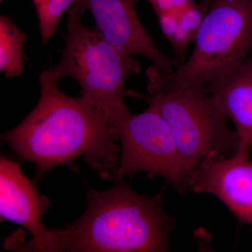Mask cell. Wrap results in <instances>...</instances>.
Instances as JSON below:
<instances>
[{"label": "cell", "mask_w": 252, "mask_h": 252, "mask_svg": "<svg viewBox=\"0 0 252 252\" xmlns=\"http://www.w3.org/2000/svg\"><path fill=\"white\" fill-rule=\"evenodd\" d=\"M51 70L39 75L41 97L21 124L1 135L19 158L36 165L40 177L83 156L104 180L116 181L121 149L107 117L82 97L64 94Z\"/></svg>", "instance_id": "1"}, {"label": "cell", "mask_w": 252, "mask_h": 252, "mask_svg": "<svg viewBox=\"0 0 252 252\" xmlns=\"http://www.w3.org/2000/svg\"><path fill=\"white\" fill-rule=\"evenodd\" d=\"M116 182L107 190L90 189L84 213L53 228L56 252L170 251L176 220L164 209L162 191L147 196Z\"/></svg>", "instance_id": "2"}, {"label": "cell", "mask_w": 252, "mask_h": 252, "mask_svg": "<svg viewBox=\"0 0 252 252\" xmlns=\"http://www.w3.org/2000/svg\"><path fill=\"white\" fill-rule=\"evenodd\" d=\"M148 108L167 123L184 157L194 165L211 155L231 157L240 137L206 85L182 86L175 70L153 64L146 70Z\"/></svg>", "instance_id": "3"}, {"label": "cell", "mask_w": 252, "mask_h": 252, "mask_svg": "<svg viewBox=\"0 0 252 252\" xmlns=\"http://www.w3.org/2000/svg\"><path fill=\"white\" fill-rule=\"evenodd\" d=\"M86 8L74 3L69 9L65 46L52 69L55 77H72L80 85L81 97L104 114L127 107L126 97L147 96L127 89V78L139 74L140 63L133 55L113 45L97 28L83 23Z\"/></svg>", "instance_id": "4"}, {"label": "cell", "mask_w": 252, "mask_h": 252, "mask_svg": "<svg viewBox=\"0 0 252 252\" xmlns=\"http://www.w3.org/2000/svg\"><path fill=\"white\" fill-rule=\"evenodd\" d=\"M207 1L193 53L175 70L182 86L207 85L252 52V0Z\"/></svg>", "instance_id": "5"}, {"label": "cell", "mask_w": 252, "mask_h": 252, "mask_svg": "<svg viewBox=\"0 0 252 252\" xmlns=\"http://www.w3.org/2000/svg\"><path fill=\"white\" fill-rule=\"evenodd\" d=\"M105 116L110 130L122 144L115 182L127 174L144 171L151 177H162L180 193L189 190L196 165L181 154L161 116L149 109L134 114L127 107Z\"/></svg>", "instance_id": "6"}, {"label": "cell", "mask_w": 252, "mask_h": 252, "mask_svg": "<svg viewBox=\"0 0 252 252\" xmlns=\"http://www.w3.org/2000/svg\"><path fill=\"white\" fill-rule=\"evenodd\" d=\"M238 151L231 157L211 155L198 162L189 190L215 195L252 230V160Z\"/></svg>", "instance_id": "7"}, {"label": "cell", "mask_w": 252, "mask_h": 252, "mask_svg": "<svg viewBox=\"0 0 252 252\" xmlns=\"http://www.w3.org/2000/svg\"><path fill=\"white\" fill-rule=\"evenodd\" d=\"M0 214L1 217L21 225L32 239L21 249L24 251L55 252L57 237L41 220L46 210L42 198L16 162L1 157Z\"/></svg>", "instance_id": "8"}, {"label": "cell", "mask_w": 252, "mask_h": 252, "mask_svg": "<svg viewBox=\"0 0 252 252\" xmlns=\"http://www.w3.org/2000/svg\"><path fill=\"white\" fill-rule=\"evenodd\" d=\"M91 13L96 28L118 49L141 55L154 64L175 70L179 63L161 52L142 26L135 9V0H74Z\"/></svg>", "instance_id": "9"}, {"label": "cell", "mask_w": 252, "mask_h": 252, "mask_svg": "<svg viewBox=\"0 0 252 252\" xmlns=\"http://www.w3.org/2000/svg\"><path fill=\"white\" fill-rule=\"evenodd\" d=\"M210 94L234 123L240 137L238 151L252 149V52L229 72L207 84Z\"/></svg>", "instance_id": "10"}, {"label": "cell", "mask_w": 252, "mask_h": 252, "mask_svg": "<svg viewBox=\"0 0 252 252\" xmlns=\"http://www.w3.org/2000/svg\"><path fill=\"white\" fill-rule=\"evenodd\" d=\"M26 35L9 16H0V71L6 77H18L24 69L23 43Z\"/></svg>", "instance_id": "11"}, {"label": "cell", "mask_w": 252, "mask_h": 252, "mask_svg": "<svg viewBox=\"0 0 252 252\" xmlns=\"http://www.w3.org/2000/svg\"><path fill=\"white\" fill-rule=\"evenodd\" d=\"M74 4V0H48L46 6L38 13L39 31L42 42L47 44L58 29L63 14Z\"/></svg>", "instance_id": "12"}, {"label": "cell", "mask_w": 252, "mask_h": 252, "mask_svg": "<svg viewBox=\"0 0 252 252\" xmlns=\"http://www.w3.org/2000/svg\"><path fill=\"white\" fill-rule=\"evenodd\" d=\"M207 9L208 1L205 0L200 6L194 3L178 12L179 22L181 26L189 32L195 39L201 27Z\"/></svg>", "instance_id": "13"}, {"label": "cell", "mask_w": 252, "mask_h": 252, "mask_svg": "<svg viewBox=\"0 0 252 252\" xmlns=\"http://www.w3.org/2000/svg\"><path fill=\"white\" fill-rule=\"evenodd\" d=\"M162 32L169 39L175 32L179 23L178 12H163L157 14Z\"/></svg>", "instance_id": "14"}, {"label": "cell", "mask_w": 252, "mask_h": 252, "mask_svg": "<svg viewBox=\"0 0 252 252\" xmlns=\"http://www.w3.org/2000/svg\"><path fill=\"white\" fill-rule=\"evenodd\" d=\"M140 1H148L153 7L156 14L158 13L177 11L174 7L171 0H135L136 2Z\"/></svg>", "instance_id": "15"}, {"label": "cell", "mask_w": 252, "mask_h": 252, "mask_svg": "<svg viewBox=\"0 0 252 252\" xmlns=\"http://www.w3.org/2000/svg\"><path fill=\"white\" fill-rule=\"evenodd\" d=\"M171 1L177 12H180L195 3L193 0H171Z\"/></svg>", "instance_id": "16"}, {"label": "cell", "mask_w": 252, "mask_h": 252, "mask_svg": "<svg viewBox=\"0 0 252 252\" xmlns=\"http://www.w3.org/2000/svg\"><path fill=\"white\" fill-rule=\"evenodd\" d=\"M48 0H32L33 4L35 7L36 14L40 12L41 10L44 9V6H46Z\"/></svg>", "instance_id": "17"}, {"label": "cell", "mask_w": 252, "mask_h": 252, "mask_svg": "<svg viewBox=\"0 0 252 252\" xmlns=\"http://www.w3.org/2000/svg\"><path fill=\"white\" fill-rule=\"evenodd\" d=\"M1 1H2V0H1Z\"/></svg>", "instance_id": "18"}]
</instances>
